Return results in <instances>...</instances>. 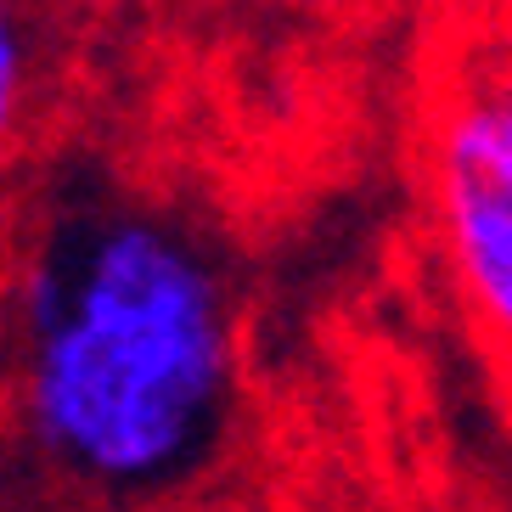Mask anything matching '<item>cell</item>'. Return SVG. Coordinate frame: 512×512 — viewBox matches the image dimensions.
<instances>
[{
    "instance_id": "7a4b0ae2",
    "label": "cell",
    "mask_w": 512,
    "mask_h": 512,
    "mask_svg": "<svg viewBox=\"0 0 512 512\" xmlns=\"http://www.w3.org/2000/svg\"><path fill=\"white\" fill-rule=\"evenodd\" d=\"M439 254L512 372V62H479L445 96L428 141Z\"/></svg>"
},
{
    "instance_id": "6da1fadb",
    "label": "cell",
    "mask_w": 512,
    "mask_h": 512,
    "mask_svg": "<svg viewBox=\"0 0 512 512\" xmlns=\"http://www.w3.org/2000/svg\"><path fill=\"white\" fill-rule=\"evenodd\" d=\"M12 383L34 462L136 507L203 473L237 406V293L203 231L136 197H74L12 282Z\"/></svg>"
},
{
    "instance_id": "3957f363",
    "label": "cell",
    "mask_w": 512,
    "mask_h": 512,
    "mask_svg": "<svg viewBox=\"0 0 512 512\" xmlns=\"http://www.w3.org/2000/svg\"><path fill=\"white\" fill-rule=\"evenodd\" d=\"M34 74V46H29V23L6 6L0 12V130L12 136L23 119V85Z\"/></svg>"
}]
</instances>
